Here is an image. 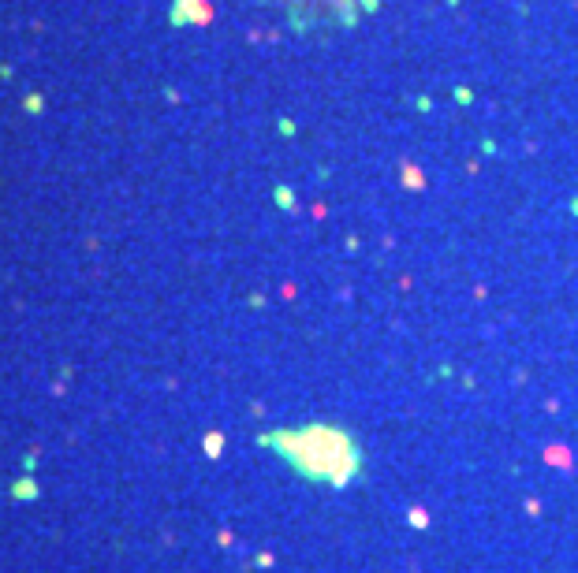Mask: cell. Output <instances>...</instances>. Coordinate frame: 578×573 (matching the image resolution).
I'll return each instance as SVG.
<instances>
[{
  "label": "cell",
  "mask_w": 578,
  "mask_h": 573,
  "mask_svg": "<svg viewBox=\"0 0 578 573\" xmlns=\"http://www.w3.org/2000/svg\"><path fill=\"white\" fill-rule=\"evenodd\" d=\"M302 30H340L366 19L381 0H265Z\"/></svg>",
  "instance_id": "7a4b0ae2"
},
{
  "label": "cell",
  "mask_w": 578,
  "mask_h": 573,
  "mask_svg": "<svg viewBox=\"0 0 578 573\" xmlns=\"http://www.w3.org/2000/svg\"><path fill=\"white\" fill-rule=\"evenodd\" d=\"M302 477L321 484H351L362 469V450L343 424H306L295 432H277L269 439Z\"/></svg>",
  "instance_id": "6da1fadb"
}]
</instances>
